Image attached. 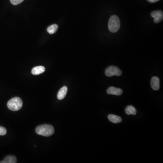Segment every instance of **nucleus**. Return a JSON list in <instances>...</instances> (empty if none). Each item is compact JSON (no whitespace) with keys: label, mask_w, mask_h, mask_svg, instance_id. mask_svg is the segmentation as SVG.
<instances>
[{"label":"nucleus","mask_w":163,"mask_h":163,"mask_svg":"<svg viewBox=\"0 0 163 163\" xmlns=\"http://www.w3.org/2000/svg\"><path fill=\"white\" fill-rule=\"evenodd\" d=\"M35 132L37 134L44 136H50L55 132L54 127L50 125H43L36 128Z\"/></svg>","instance_id":"1"},{"label":"nucleus","mask_w":163,"mask_h":163,"mask_svg":"<svg viewBox=\"0 0 163 163\" xmlns=\"http://www.w3.org/2000/svg\"><path fill=\"white\" fill-rule=\"evenodd\" d=\"M23 102L20 97H15L11 98L7 103V107L13 111L19 110L22 107Z\"/></svg>","instance_id":"2"},{"label":"nucleus","mask_w":163,"mask_h":163,"mask_svg":"<svg viewBox=\"0 0 163 163\" xmlns=\"http://www.w3.org/2000/svg\"><path fill=\"white\" fill-rule=\"evenodd\" d=\"M120 21L117 15H113L110 18L108 22V29L112 33L117 32L120 27Z\"/></svg>","instance_id":"3"},{"label":"nucleus","mask_w":163,"mask_h":163,"mask_svg":"<svg viewBox=\"0 0 163 163\" xmlns=\"http://www.w3.org/2000/svg\"><path fill=\"white\" fill-rule=\"evenodd\" d=\"M105 74L108 77H112L115 75L119 76L122 75V72L118 67L110 66L106 70Z\"/></svg>","instance_id":"4"},{"label":"nucleus","mask_w":163,"mask_h":163,"mask_svg":"<svg viewBox=\"0 0 163 163\" xmlns=\"http://www.w3.org/2000/svg\"><path fill=\"white\" fill-rule=\"evenodd\" d=\"M151 15L154 18V22L156 23L160 22L163 20V12L160 10H156L152 12Z\"/></svg>","instance_id":"5"},{"label":"nucleus","mask_w":163,"mask_h":163,"mask_svg":"<svg viewBox=\"0 0 163 163\" xmlns=\"http://www.w3.org/2000/svg\"><path fill=\"white\" fill-rule=\"evenodd\" d=\"M107 94H108L120 96L122 94L123 91L121 89L111 87L107 90Z\"/></svg>","instance_id":"6"},{"label":"nucleus","mask_w":163,"mask_h":163,"mask_svg":"<svg viewBox=\"0 0 163 163\" xmlns=\"http://www.w3.org/2000/svg\"><path fill=\"white\" fill-rule=\"evenodd\" d=\"M151 86L154 90H158L159 89V79L157 77H153L151 79Z\"/></svg>","instance_id":"7"},{"label":"nucleus","mask_w":163,"mask_h":163,"mask_svg":"<svg viewBox=\"0 0 163 163\" xmlns=\"http://www.w3.org/2000/svg\"><path fill=\"white\" fill-rule=\"evenodd\" d=\"M68 91V88L66 86H63L59 90L58 93L57 97L59 100H63L66 96Z\"/></svg>","instance_id":"8"},{"label":"nucleus","mask_w":163,"mask_h":163,"mask_svg":"<svg viewBox=\"0 0 163 163\" xmlns=\"http://www.w3.org/2000/svg\"><path fill=\"white\" fill-rule=\"evenodd\" d=\"M45 70V68L44 66H36V67H34L32 69V70H31V73H32V74L37 75L42 74L44 72Z\"/></svg>","instance_id":"9"},{"label":"nucleus","mask_w":163,"mask_h":163,"mask_svg":"<svg viewBox=\"0 0 163 163\" xmlns=\"http://www.w3.org/2000/svg\"><path fill=\"white\" fill-rule=\"evenodd\" d=\"M108 118L111 122L114 123H118L122 122V118L114 114L109 115L108 116Z\"/></svg>","instance_id":"10"},{"label":"nucleus","mask_w":163,"mask_h":163,"mask_svg":"<svg viewBox=\"0 0 163 163\" xmlns=\"http://www.w3.org/2000/svg\"><path fill=\"white\" fill-rule=\"evenodd\" d=\"M17 162L16 158L14 156H9L6 157L4 160L1 161V163H15Z\"/></svg>","instance_id":"11"},{"label":"nucleus","mask_w":163,"mask_h":163,"mask_svg":"<svg viewBox=\"0 0 163 163\" xmlns=\"http://www.w3.org/2000/svg\"><path fill=\"white\" fill-rule=\"evenodd\" d=\"M125 111L126 114L129 115H135L137 113L136 110L132 106H129L126 107L125 109Z\"/></svg>","instance_id":"12"},{"label":"nucleus","mask_w":163,"mask_h":163,"mask_svg":"<svg viewBox=\"0 0 163 163\" xmlns=\"http://www.w3.org/2000/svg\"><path fill=\"white\" fill-rule=\"evenodd\" d=\"M58 29V26L56 24H54L48 27L47 30L49 34H53L56 32Z\"/></svg>","instance_id":"13"},{"label":"nucleus","mask_w":163,"mask_h":163,"mask_svg":"<svg viewBox=\"0 0 163 163\" xmlns=\"http://www.w3.org/2000/svg\"><path fill=\"white\" fill-rule=\"evenodd\" d=\"M24 1V0H10L11 4L14 5H19Z\"/></svg>","instance_id":"14"},{"label":"nucleus","mask_w":163,"mask_h":163,"mask_svg":"<svg viewBox=\"0 0 163 163\" xmlns=\"http://www.w3.org/2000/svg\"><path fill=\"white\" fill-rule=\"evenodd\" d=\"M6 129L2 126H0V136H4L7 134Z\"/></svg>","instance_id":"15"},{"label":"nucleus","mask_w":163,"mask_h":163,"mask_svg":"<svg viewBox=\"0 0 163 163\" xmlns=\"http://www.w3.org/2000/svg\"><path fill=\"white\" fill-rule=\"evenodd\" d=\"M159 0H148V1L151 3H155V2H157Z\"/></svg>","instance_id":"16"}]
</instances>
